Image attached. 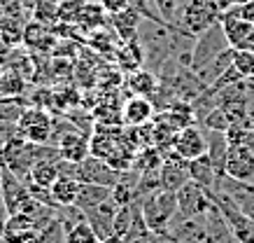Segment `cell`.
<instances>
[{"label": "cell", "mask_w": 254, "mask_h": 243, "mask_svg": "<svg viewBox=\"0 0 254 243\" xmlns=\"http://www.w3.org/2000/svg\"><path fill=\"white\" fill-rule=\"evenodd\" d=\"M140 206H142V220L147 222V227L154 232H168L170 222L177 213V192L159 187L142 196Z\"/></svg>", "instance_id": "1"}, {"label": "cell", "mask_w": 254, "mask_h": 243, "mask_svg": "<svg viewBox=\"0 0 254 243\" xmlns=\"http://www.w3.org/2000/svg\"><path fill=\"white\" fill-rule=\"evenodd\" d=\"M229 47H231V45H229V38H226V33H224V28H222V21H215L210 28H205V31L200 33V35H196V40H193L189 68L196 73L208 61H212L215 56L226 52Z\"/></svg>", "instance_id": "2"}, {"label": "cell", "mask_w": 254, "mask_h": 243, "mask_svg": "<svg viewBox=\"0 0 254 243\" xmlns=\"http://www.w3.org/2000/svg\"><path fill=\"white\" fill-rule=\"evenodd\" d=\"M210 204H212V196H210L208 189L200 187L196 180H189L185 187L177 189V213L170 225H175L180 220L203 215V213L208 211Z\"/></svg>", "instance_id": "3"}, {"label": "cell", "mask_w": 254, "mask_h": 243, "mask_svg": "<svg viewBox=\"0 0 254 243\" xmlns=\"http://www.w3.org/2000/svg\"><path fill=\"white\" fill-rule=\"evenodd\" d=\"M52 119L42 108H26L21 112V117L16 122V134L23 136L26 141L38 143V145H47L52 138Z\"/></svg>", "instance_id": "4"}, {"label": "cell", "mask_w": 254, "mask_h": 243, "mask_svg": "<svg viewBox=\"0 0 254 243\" xmlns=\"http://www.w3.org/2000/svg\"><path fill=\"white\" fill-rule=\"evenodd\" d=\"M219 21L233 49H254V24L236 12V5L229 12H224Z\"/></svg>", "instance_id": "5"}, {"label": "cell", "mask_w": 254, "mask_h": 243, "mask_svg": "<svg viewBox=\"0 0 254 243\" xmlns=\"http://www.w3.org/2000/svg\"><path fill=\"white\" fill-rule=\"evenodd\" d=\"M170 148L175 150L180 157H185L187 162L189 159H196L200 155L208 152V138H205V129L196 122V124H189L185 129H180L170 143Z\"/></svg>", "instance_id": "6"}, {"label": "cell", "mask_w": 254, "mask_h": 243, "mask_svg": "<svg viewBox=\"0 0 254 243\" xmlns=\"http://www.w3.org/2000/svg\"><path fill=\"white\" fill-rule=\"evenodd\" d=\"M0 192H2V201H5L7 215H14V213L21 211L23 201L31 196L28 182L21 180V178H19L16 173H12L9 168H2V166H0Z\"/></svg>", "instance_id": "7"}, {"label": "cell", "mask_w": 254, "mask_h": 243, "mask_svg": "<svg viewBox=\"0 0 254 243\" xmlns=\"http://www.w3.org/2000/svg\"><path fill=\"white\" fill-rule=\"evenodd\" d=\"M119 173L117 168L105 162V159L100 157H89L84 162H79L77 164V180L79 182H91V185H105V187H115V182L119 180Z\"/></svg>", "instance_id": "8"}, {"label": "cell", "mask_w": 254, "mask_h": 243, "mask_svg": "<svg viewBox=\"0 0 254 243\" xmlns=\"http://www.w3.org/2000/svg\"><path fill=\"white\" fill-rule=\"evenodd\" d=\"M224 173L231 175V178H236V180L254 182V152L247 148L245 143L229 145V155H226Z\"/></svg>", "instance_id": "9"}, {"label": "cell", "mask_w": 254, "mask_h": 243, "mask_svg": "<svg viewBox=\"0 0 254 243\" xmlns=\"http://www.w3.org/2000/svg\"><path fill=\"white\" fill-rule=\"evenodd\" d=\"M215 189H222L224 194L229 196L247 218L254 220V182L236 180V178L224 173L222 178H219V185H217ZM215 189H212V192H215Z\"/></svg>", "instance_id": "10"}, {"label": "cell", "mask_w": 254, "mask_h": 243, "mask_svg": "<svg viewBox=\"0 0 254 243\" xmlns=\"http://www.w3.org/2000/svg\"><path fill=\"white\" fill-rule=\"evenodd\" d=\"M215 21H219V16H217L203 0H189L185 7V14H182V21H180V28L196 38V35H200L205 28H210Z\"/></svg>", "instance_id": "11"}, {"label": "cell", "mask_w": 254, "mask_h": 243, "mask_svg": "<svg viewBox=\"0 0 254 243\" xmlns=\"http://www.w3.org/2000/svg\"><path fill=\"white\" fill-rule=\"evenodd\" d=\"M59 152H61L63 159H68V162H84L89 155H91V145H89V141L84 138V134L79 131V129H75V126H70L68 131H63L61 136H59Z\"/></svg>", "instance_id": "12"}, {"label": "cell", "mask_w": 254, "mask_h": 243, "mask_svg": "<svg viewBox=\"0 0 254 243\" xmlns=\"http://www.w3.org/2000/svg\"><path fill=\"white\" fill-rule=\"evenodd\" d=\"M124 124L128 126H145L156 117V105L149 96H131L122 108Z\"/></svg>", "instance_id": "13"}, {"label": "cell", "mask_w": 254, "mask_h": 243, "mask_svg": "<svg viewBox=\"0 0 254 243\" xmlns=\"http://www.w3.org/2000/svg\"><path fill=\"white\" fill-rule=\"evenodd\" d=\"M119 211V204L110 196L108 201H103L100 206L91 208L86 213V220L91 222V227L96 229V234L100 236V241H105L110 236H115V215Z\"/></svg>", "instance_id": "14"}, {"label": "cell", "mask_w": 254, "mask_h": 243, "mask_svg": "<svg viewBox=\"0 0 254 243\" xmlns=\"http://www.w3.org/2000/svg\"><path fill=\"white\" fill-rule=\"evenodd\" d=\"M142 21H145V16L140 14L133 5H128L126 9H122V12H117V14L110 16V26H112L115 35L119 38V42H126V40L138 38Z\"/></svg>", "instance_id": "15"}, {"label": "cell", "mask_w": 254, "mask_h": 243, "mask_svg": "<svg viewBox=\"0 0 254 243\" xmlns=\"http://www.w3.org/2000/svg\"><path fill=\"white\" fill-rule=\"evenodd\" d=\"M117 61H119V68L124 73H133V71H140L145 68V61H147V54H145V45L140 38H133V40H126L119 45L117 49Z\"/></svg>", "instance_id": "16"}, {"label": "cell", "mask_w": 254, "mask_h": 243, "mask_svg": "<svg viewBox=\"0 0 254 243\" xmlns=\"http://www.w3.org/2000/svg\"><path fill=\"white\" fill-rule=\"evenodd\" d=\"M189 173H191V180H196L200 187H205L208 192H212L219 185V178H222V173L215 168L212 159L208 157V152L196 159H189Z\"/></svg>", "instance_id": "17"}, {"label": "cell", "mask_w": 254, "mask_h": 243, "mask_svg": "<svg viewBox=\"0 0 254 243\" xmlns=\"http://www.w3.org/2000/svg\"><path fill=\"white\" fill-rule=\"evenodd\" d=\"M59 159L61 157H42L33 164L31 173H28V185H35V187L49 189L59 178Z\"/></svg>", "instance_id": "18"}, {"label": "cell", "mask_w": 254, "mask_h": 243, "mask_svg": "<svg viewBox=\"0 0 254 243\" xmlns=\"http://www.w3.org/2000/svg\"><path fill=\"white\" fill-rule=\"evenodd\" d=\"M233 54H236V49L233 47H229L226 52H222L219 56H215L212 61H208L203 68H198L196 71V75H198V80L203 82L205 86H212L217 82V80L222 78L224 73L229 71L233 66Z\"/></svg>", "instance_id": "19"}, {"label": "cell", "mask_w": 254, "mask_h": 243, "mask_svg": "<svg viewBox=\"0 0 254 243\" xmlns=\"http://www.w3.org/2000/svg\"><path fill=\"white\" fill-rule=\"evenodd\" d=\"M110 196H112V187H105V185H91V182H82L79 194H77V199H75V206H77L79 211L86 215L91 208L100 206L103 201H108Z\"/></svg>", "instance_id": "20"}, {"label": "cell", "mask_w": 254, "mask_h": 243, "mask_svg": "<svg viewBox=\"0 0 254 243\" xmlns=\"http://www.w3.org/2000/svg\"><path fill=\"white\" fill-rule=\"evenodd\" d=\"M108 21H110V14L103 9V5L98 0H86V5L82 7V14L77 19V26L89 35V33L108 26Z\"/></svg>", "instance_id": "21"}, {"label": "cell", "mask_w": 254, "mask_h": 243, "mask_svg": "<svg viewBox=\"0 0 254 243\" xmlns=\"http://www.w3.org/2000/svg\"><path fill=\"white\" fill-rule=\"evenodd\" d=\"M205 138H208V157L212 159L215 168L224 175V164H226V155H229V138L226 131L219 129H205Z\"/></svg>", "instance_id": "22"}, {"label": "cell", "mask_w": 254, "mask_h": 243, "mask_svg": "<svg viewBox=\"0 0 254 243\" xmlns=\"http://www.w3.org/2000/svg\"><path fill=\"white\" fill-rule=\"evenodd\" d=\"M79 187H82V182L77 178H72V175H59L56 182L49 187V192H52V199H54L56 206H75Z\"/></svg>", "instance_id": "23"}, {"label": "cell", "mask_w": 254, "mask_h": 243, "mask_svg": "<svg viewBox=\"0 0 254 243\" xmlns=\"http://www.w3.org/2000/svg\"><path fill=\"white\" fill-rule=\"evenodd\" d=\"M126 86L133 96H152L159 89V78L154 71L149 68H140V71L128 73L126 78Z\"/></svg>", "instance_id": "24"}, {"label": "cell", "mask_w": 254, "mask_h": 243, "mask_svg": "<svg viewBox=\"0 0 254 243\" xmlns=\"http://www.w3.org/2000/svg\"><path fill=\"white\" fill-rule=\"evenodd\" d=\"M65 243H100V236L96 234L91 222L84 218L65 232Z\"/></svg>", "instance_id": "25"}, {"label": "cell", "mask_w": 254, "mask_h": 243, "mask_svg": "<svg viewBox=\"0 0 254 243\" xmlns=\"http://www.w3.org/2000/svg\"><path fill=\"white\" fill-rule=\"evenodd\" d=\"M23 86L26 82L16 71L0 73V96L2 98H19L23 94Z\"/></svg>", "instance_id": "26"}, {"label": "cell", "mask_w": 254, "mask_h": 243, "mask_svg": "<svg viewBox=\"0 0 254 243\" xmlns=\"http://www.w3.org/2000/svg\"><path fill=\"white\" fill-rule=\"evenodd\" d=\"M84 5H86V0H59V5H56V21L77 24Z\"/></svg>", "instance_id": "27"}, {"label": "cell", "mask_w": 254, "mask_h": 243, "mask_svg": "<svg viewBox=\"0 0 254 243\" xmlns=\"http://www.w3.org/2000/svg\"><path fill=\"white\" fill-rule=\"evenodd\" d=\"M233 66L243 78H254V49H236Z\"/></svg>", "instance_id": "28"}, {"label": "cell", "mask_w": 254, "mask_h": 243, "mask_svg": "<svg viewBox=\"0 0 254 243\" xmlns=\"http://www.w3.org/2000/svg\"><path fill=\"white\" fill-rule=\"evenodd\" d=\"M23 110H26V105H21L16 98H9V101H7V98H2V101H0V122L16 124Z\"/></svg>", "instance_id": "29"}, {"label": "cell", "mask_w": 254, "mask_h": 243, "mask_svg": "<svg viewBox=\"0 0 254 243\" xmlns=\"http://www.w3.org/2000/svg\"><path fill=\"white\" fill-rule=\"evenodd\" d=\"M89 45L91 47H96L98 52H112V45H115V38H110V33L108 31H93L89 33Z\"/></svg>", "instance_id": "30"}, {"label": "cell", "mask_w": 254, "mask_h": 243, "mask_svg": "<svg viewBox=\"0 0 254 243\" xmlns=\"http://www.w3.org/2000/svg\"><path fill=\"white\" fill-rule=\"evenodd\" d=\"M56 0H38V7H35V19L47 24V21H56Z\"/></svg>", "instance_id": "31"}, {"label": "cell", "mask_w": 254, "mask_h": 243, "mask_svg": "<svg viewBox=\"0 0 254 243\" xmlns=\"http://www.w3.org/2000/svg\"><path fill=\"white\" fill-rule=\"evenodd\" d=\"M98 2L103 5V9H105L110 16L117 14V12H122V9H126L131 5V0H98Z\"/></svg>", "instance_id": "32"}, {"label": "cell", "mask_w": 254, "mask_h": 243, "mask_svg": "<svg viewBox=\"0 0 254 243\" xmlns=\"http://www.w3.org/2000/svg\"><path fill=\"white\" fill-rule=\"evenodd\" d=\"M203 2H205V5H208V7L212 9L217 16H222L224 12H229V9L236 5L233 0H203Z\"/></svg>", "instance_id": "33"}, {"label": "cell", "mask_w": 254, "mask_h": 243, "mask_svg": "<svg viewBox=\"0 0 254 243\" xmlns=\"http://www.w3.org/2000/svg\"><path fill=\"white\" fill-rule=\"evenodd\" d=\"M236 12H238L243 19H247V21L254 24V0H247L243 5H236Z\"/></svg>", "instance_id": "34"}, {"label": "cell", "mask_w": 254, "mask_h": 243, "mask_svg": "<svg viewBox=\"0 0 254 243\" xmlns=\"http://www.w3.org/2000/svg\"><path fill=\"white\" fill-rule=\"evenodd\" d=\"M243 143H245L247 148L254 152V129H250V131H247V134H245V141H243Z\"/></svg>", "instance_id": "35"}, {"label": "cell", "mask_w": 254, "mask_h": 243, "mask_svg": "<svg viewBox=\"0 0 254 243\" xmlns=\"http://www.w3.org/2000/svg\"><path fill=\"white\" fill-rule=\"evenodd\" d=\"M100 243H122V239L119 236H110V239H105V241H100Z\"/></svg>", "instance_id": "36"}, {"label": "cell", "mask_w": 254, "mask_h": 243, "mask_svg": "<svg viewBox=\"0 0 254 243\" xmlns=\"http://www.w3.org/2000/svg\"><path fill=\"white\" fill-rule=\"evenodd\" d=\"M2 236H5V220H0V241H2Z\"/></svg>", "instance_id": "37"}, {"label": "cell", "mask_w": 254, "mask_h": 243, "mask_svg": "<svg viewBox=\"0 0 254 243\" xmlns=\"http://www.w3.org/2000/svg\"><path fill=\"white\" fill-rule=\"evenodd\" d=\"M233 2H236V5H243V2H247V0H233Z\"/></svg>", "instance_id": "38"}]
</instances>
